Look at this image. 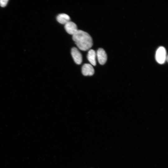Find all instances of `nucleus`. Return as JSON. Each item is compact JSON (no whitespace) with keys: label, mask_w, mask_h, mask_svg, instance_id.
Here are the masks:
<instances>
[{"label":"nucleus","mask_w":168,"mask_h":168,"mask_svg":"<svg viewBox=\"0 0 168 168\" xmlns=\"http://www.w3.org/2000/svg\"><path fill=\"white\" fill-rule=\"evenodd\" d=\"M82 72L84 76H92L94 73V70L91 64L85 63L82 66Z\"/></svg>","instance_id":"423d86ee"},{"label":"nucleus","mask_w":168,"mask_h":168,"mask_svg":"<svg viewBox=\"0 0 168 168\" xmlns=\"http://www.w3.org/2000/svg\"><path fill=\"white\" fill-rule=\"evenodd\" d=\"M71 54L75 62L77 64L79 65L82 63V56L77 48L73 47L72 48Z\"/></svg>","instance_id":"7ed1b4c3"},{"label":"nucleus","mask_w":168,"mask_h":168,"mask_svg":"<svg viewBox=\"0 0 168 168\" xmlns=\"http://www.w3.org/2000/svg\"><path fill=\"white\" fill-rule=\"evenodd\" d=\"M8 0H0V5L2 7H4L7 4Z\"/></svg>","instance_id":"1a4fd4ad"},{"label":"nucleus","mask_w":168,"mask_h":168,"mask_svg":"<svg viewBox=\"0 0 168 168\" xmlns=\"http://www.w3.org/2000/svg\"><path fill=\"white\" fill-rule=\"evenodd\" d=\"M155 58L157 62L160 64H163L166 60H167L166 50L164 47L161 46L157 49Z\"/></svg>","instance_id":"f03ea898"},{"label":"nucleus","mask_w":168,"mask_h":168,"mask_svg":"<svg viewBox=\"0 0 168 168\" xmlns=\"http://www.w3.org/2000/svg\"><path fill=\"white\" fill-rule=\"evenodd\" d=\"M64 28L68 33L72 35L76 33L78 30L76 24L70 21L65 24Z\"/></svg>","instance_id":"39448f33"},{"label":"nucleus","mask_w":168,"mask_h":168,"mask_svg":"<svg viewBox=\"0 0 168 168\" xmlns=\"http://www.w3.org/2000/svg\"><path fill=\"white\" fill-rule=\"evenodd\" d=\"M56 19L58 21L62 24H65L70 21V16L67 14L61 13L58 14L57 16Z\"/></svg>","instance_id":"6e6552de"},{"label":"nucleus","mask_w":168,"mask_h":168,"mask_svg":"<svg viewBox=\"0 0 168 168\" xmlns=\"http://www.w3.org/2000/svg\"><path fill=\"white\" fill-rule=\"evenodd\" d=\"M96 55L98 61L100 64L104 65L105 63L107 60V55L103 49H98L97 51Z\"/></svg>","instance_id":"20e7f679"},{"label":"nucleus","mask_w":168,"mask_h":168,"mask_svg":"<svg viewBox=\"0 0 168 168\" xmlns=\"http://www.w3.org/2000/svg\"><path fill=\"white\" fill-rule=\"evenodd\" d=\"M96 53L94 50L90 49L89 50L87 58L90 63L94 66L96 65Z\"/></svg>","instance_id":"0eeeda50"},{"label":"nucleus","mask_w":168,"mask_h":168,"mask_svg":"<svg viewBox=\"0 0 168 168\" xmlns=\"http://www.w3.org/2000/svg\"><path fill=\"white\" fill-rule=\"evenodd\" d=\"M72 39L78 48L82 50H87L93 45L91 36L87 32L81 30H78L72 35Z\"/></svg>","instance_id":"f257e3e1"}]
</instances>
